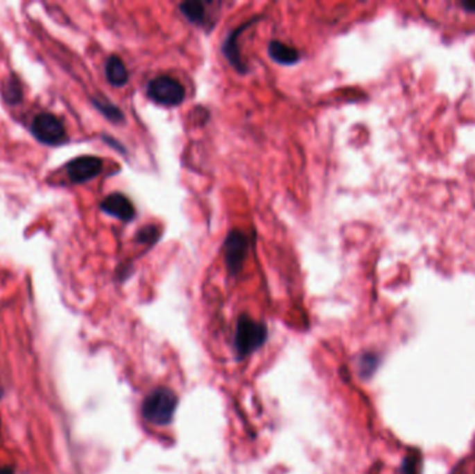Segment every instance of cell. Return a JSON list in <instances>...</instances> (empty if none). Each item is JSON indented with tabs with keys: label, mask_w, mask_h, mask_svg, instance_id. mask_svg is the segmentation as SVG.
Returning <instances> with one entry per match:
<instances>
[{
	"label": "cell",
	"mask_w": 475,
	"mask_h": 474,
	"mask_svg": "<svg viewBox=\"0 0 475 474\" xmlns=\"http://www.w3.org/2000/svg\"><path fill=\"white\" fill-rule=\"evenodd\" d=\"M268 337V330L264 323L254 321L246 314H242L235 331V349L241 357H246L261 348Z\"/></svg>",
	"instance_id": "2"
},
{
	"label": "cell",
	"mask_w": 475,
	"mask_h": 474,
	"mask_svg": "<svg viewBox=\"0 0 475 474\" xmlns=\"http://www.w3.org/2000/svg\"><path fill=\"white\" fill-rule=\"evenodd\" d=\"M421 471V455L418 450H411L404 457L399 474H420Z\"/></svg>",
	"instance_id": "14"
},
{
	"label": "cell",
	"mask_w": 475,
	"mask_h": 474,
	"mask_svg": "<svg viewBox=\"0 0 475 474\" xmlns=\"http://www.w3.org/2000/svg\"><path fill=\"white\" fill-rule=\"evenodd\" d=\"M249 251V238L239 230H232L225 238V264L231 276L241 273Z\"/></svg>",
	"instance_id": "5"
},
{
	"label": "cell",
	"mask_w": 475,
	"mask_h": 474,
	"mask_svg": "<svg viewBox=\"0 0 475 474\" xmlns=\"http://www.w3.org/2000/svg\"><path fill=\"white\" fill-rule=\"evenodd\" d=\"M160 238V231L157 226L149 224L142 227L138 232H137V241L139 244H149V245H155Z\"/></svg>",
	"instance_id": "15"
},
{
	"label": "cell",
	"mask_w": 475,
	"mask_h": 474,
	"mask_svg": "<svg viewBox=\"0 0 475 474\" xmlns=\"http://www.w3.org/2000/svg\"><path fill=\"white\" fill-rule=\"evenodd\" d=\"M378 360H377V357L374 356V355H371V353H367V355H364L363 357H361V360H360V370H361V374H364V375H370L374 370H375V367H377V363Z\"/></svg>",
	"instance_id": "16"
},
{
	"label": "cell",
	"mask_w": 475,
	"mask_h": 474,
	"mask_svg": "<svg viewBox=\"0 0 475 474\" xmlns=\"http://www.w3.org/2000/svg\"><path fill=\"white\" fill-rule=\"evenodd\" d=\"M185 95L184 85L169 76L156 77L148 84L149 99L160 106H180L185 101Z\"/></svg>",
	"instance_id": "3"
},
{
	"label": "cell",
	"mask_w": 475,
	"mask_h": 474,
	"mask_svg": "<svg viewBox=\"0 0 475 474\" xmlns=\"http://www.w3.org/2000/svg\"><path fill=\"white\" fill-rule=\"evenodd\" d=\"M260 17H254L253 20H249L246 23H243L241 27H238L236 30H234L228 38L224 41V45H223V53H224V58L230 62V65L241 74H245L248 73V67L246 65L242 62V58H241V53H239V48H238V38L241 35L242 31H245L248 27H250L254 22H257Z\"/></svg>",
	"instance_id": "8"
},
{
	"label": "cell",
	"mask_w": 475,
	"mask_h": 474,
	"mask_svg": "<svg viewBox=\"0 0 475 474\" xmlns=\"http://www.w3.org/2000/svg\"><path fill=\"white\" fill-rule=\"evenodd\" d=\"M0 474H15L10 467H0Z\"/></svg>",
	"instance_id": "18"
},
{
	"label": "cell",
	"mask_w": 475,
	"mask_h": 474,
	"mask_svg": "<svg viewBox=\"0 0 475 474\" xmlns=\"http://www.w3.org/2000/svg\"><path fill=\"white\" fill-rule=\"evenodd\" d=\"M101 210L124 223H130L137 217L135 206L126 195L120 192H114L106 196L101 203Z\"/></svg>",
	"instance_id": "7"
},
{
	"label": "cell",
	"mask_w": 475,
	"mask_h": 474,
	"mask_svg": "<svg viewBox=\"0 0 475 474\" xmlns=\"http://www.w3.org/2000/svg\"><path fill=\"white\" fill-rule=\"evenodd\" d=\"M31 134L37 141L49 146L63 145L67 141L64 124L51 113L38 115L31 126Z\"/></svg>",
	"instance_id": "4"
},
{
	"label": "cell",
	"mask_w": 475,
	"mask_h": 474,
	"mask_svg": "<svg viewBox=\"0 0 475 474\" xmlns=\"http://www.w3.org/2000/svg\"><path fill=\"white\" fill-rule=\"evenodd\" d=\"M92 103H94L95 108H96L107 120H110L112 123L119 124V123H123V121L126 120L123 112H121L116 105L110 103L109 101H106V99H96V98H95V99L92 101Z\"/></svg>",
	"instance_id": "13"
},
{
	"label": "cell",
	"mask_w": 475,
	"mask_h": 474,
	"mask_svg": "<svg viewBox=\"0 0 475 474\" xmlns=\"http://www.w3.org/2000/svg\"><path fill=\"white\" fill-rule=\"evenodd\" d=\"M178 398L170 388L160 387L152 391L142 403L144 417L155 425H167L173 421Z\"/></svg>",
	"instance_id": "1"
},
{
	"label": "cell",
	"mask_w": 475,
	"mask_h": 474,
	"mask_svg": "<svg viewBox=\"0 0 475 474\" xmlns=\"http://www.w3.org/2000/svg\"><path fill=\"white\" fill-rule=\"evenodd\" d=\"M460 6L468 13H475V0H465V2L460 3Z\"/></svg>",
	"instance_id": "17"
},
{
	"label": "cell",
	"mask_w": 475,
	"mask_h": 474,
	"mask_svg": "<svg viewBox=\"0 0 475 474\" xmlns=\"http://www.w3.org/2000/svg\"><path fill=\"white\" fill-rule=\"evenodd\" d=\"M103 170V160L98 156H80L67 166V177L73 184H84L96 178Z\"/></svg>",
	"instance_id": "6"
},
{
	"label": "cell",
	"mask_w": 475,
	"mask_h": 474,
	"mask_svg": "<svg viewBox=\"0 0 475 474\" xmlns=\"http://www.w3.org/2000/svg\"><path fill=\"white\" fill-rule=\"evenodd\" d=\"M180 10L189 23L199 27H205L207 24L206 23L207 10L203 2H199V0H188V2H184L180 5Z\"/></svg>",
	"instance_id": "11"
},
{
	"label": "cell",
	"mask_w": 475,
	"mask_h": 474,
	"mask_svg": "<svg viewBox=\"0 0 475 474\" xmlns=\"http://www.w3.org/2000/svg\"><path fill=\"white\" fill-rule=\"evenodd\" d=\"M268 56L281 66H293L300 60V53L295 48L279 41L268 44Z\"/></svg>",
	"instance_id": "9"
},
{
	"label": "cell",
	"mask_w": 475,
	"mask_h": 474,
	"mask_svg": "<svg viewBox=\"0 0 475 474\" xmlns=\"http://www.w3.org/2000/svg\"><path fill=\"white\" fill-rule=\"evenodd\" d=\"M2 96L9 105H19L23 101L24 92L21 81L17 76H9L2 84Z\"/></svg>",
	"instance_id": "12"
},
{
	"label": "cell",
	"mask_w": 475,
	"mask_h": 474,
	"mask_svg": "<svg viewBox=\"0 0 475 474\" xmlns=\"http://www.w3.org/2000/svg\"><path fill=\"white\" fill-rule=\"evenodd\" d=\"M105 74H106L109 84H112L113 87H117V88L124 87L128 83V77H130L124 62L116 55L110 56L106 60Z\"/></svg>",
	"instance_id": "10"
}]
</instances>
